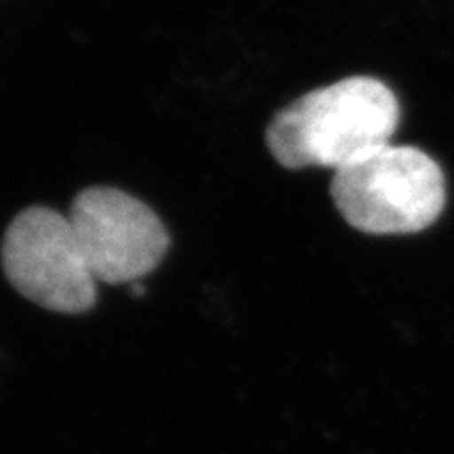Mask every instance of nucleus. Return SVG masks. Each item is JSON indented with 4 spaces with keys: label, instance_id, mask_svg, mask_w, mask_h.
Here are the masks:
<instances>
[{
    "label": "nucleus",
    "instance_id": "f257e3e1",
    "mask_svg": "<svg viewBox=\"0 0 454 454\" xmlns=\"http://www.w3.org/2000/svg\"><path fill=\"white\" fill-rule=\"evenodd\" d=\"M400 124V104L387 84L351 76L303 95L265 130L271 156L286 168L334 173L387 145Z\"/></svg>",
    "mask_w": 454,
    "mask_h": 454
},
{
    "label": "nucleus",
    "instance_id": "f03ea898",
    "mask_svg": "<svg viewBox=\"0 0 454 454\" xmlns=\"http://www.w3.org/2000/svg\"><path fill=\"white\" fill-rule=\"evenodd\" d=\"M331 196L343 219L364 234H414L440 217L446 179L425 152L387 144L337 170Z\"/></svg>",
    "mask_w": 454,
    "mask_h": 454
},
{
    "label": "nucleus",
    "instance_id": "7ed1b4c3",
    "mask_svg": "<svg viewBox=\"0 0 454 454\" xmlns=\"http://www.w3.org/2000/svg\"><path fill=\"white\" fill-rule=\"evenodd\" d=\"M0 261L11 286L32 303L57 314H84L98 301V280L70 219L32 207L11 221Z\"/></svg>",
    "mask_w": 454,
    "mask_h": 454
},
{
    "label": "nucleus",
    "instance_id": "20e7f679",
    "mask_svg": "<svg viewBox=\"0 0 454 454\" xmlns=\"http://www.w3.org/2000/svg\"><path fill=\"white\" fill-rule=\"evenodd\" d=\"M67 219L98 282H137L154 271L168 251V231L158 215L116 187L82 190Z\"/></svg>",
    "mask_w": 454,
    "mask_h": 454
},
{
    "label": "nucleus",
    "instance_id": "39448f33",
    "mask_svg": "<svg viewBox=\"0 0 454 454\" xmlns=\"http://www.w3.org/2000/svg\"><path fill=\"white\" fill-rule=\"evenodd\" d=\"M130 294H135V297H144V294H145V288L141 286V284L133 282V286H130Z\"/></svg>",
    "mask_w": 454,
    "mask_h": 454
}]
</instances>
